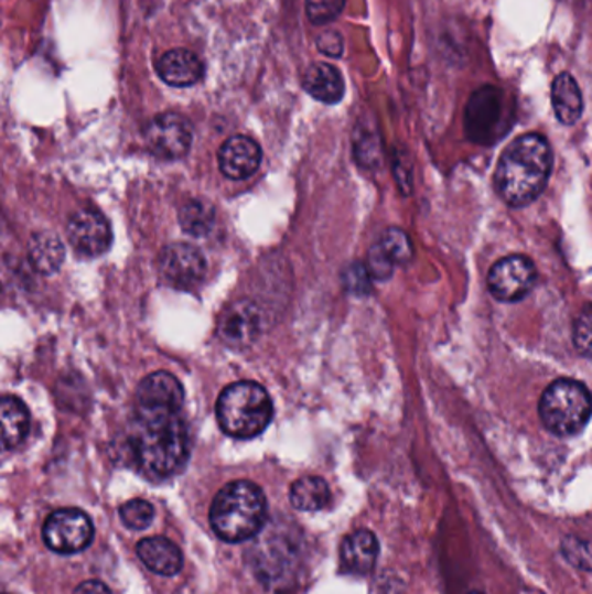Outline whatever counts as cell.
<instances>
[{
  "label": "cell",
  "instance_id": "obj_22",
  "mask_svg": "<svg viewBox=\"0 0 592 594\" xmlns=\"http://www.w3.org/2000/svg\"><path fill=\"white\" fill-rule=\"evenodd\" d=\"M29 259L39 273L51 276L60 270L65 261V246L56 235L41 231L30 238Z\"/></svg>",
  "mask_w": 592,
  "mask_h": 594
},
{
  "label": "cell",
  "instance_id": "obj_15",
  "mask_svg": "<svg viewBox=\"0 0 592 594\" xmlns=\"http://www.w3.org/2000/svg\"><path fill=\"white\" fill-rule=\"evenodd\" d=\"M219 169L228 180L241 181L252 176L261 165L262 152L249 136H232L219 148Z\"/></svg>",
  "mask_w": 592,
  "mask_h": 594
},
{
  "label": "cell",
  "instance_id": "obj_10",
  "mask_svg": "<svg viewBox=\"0 0 592 594\" xmlns=\"http://www.w3.org/2000/svg\"><path fill=\"white\" fill-rule=\"evenodd\" d=\"M537 271L527 256L513 255L498 259L488 273V289L495 300L518 303L536 288Z\"/></svg>",
  "mask_w": 592,
  "mask_h": 594
},
{
  "label": "cell",
  "instance_id": "obj_3",
  "mask_svg": "<svg viewBox=\"0 0 592 594\" xmlns=\"http://www.w3.org/2000/svg\"><path fill=\"white\" fill-rule=\"evenodd\" d=\"M268 518V503L259 485L237 479L214 497L208 520L220 541L237 544L261 533Z\"/></svg>",
  "mask_w": 592,
  "mask_h": 594
},
{
  "label": "cell",
  "instance_id": "obj_11",
  "mask_svg": "<svg viewBox=\"0 0 592 594\" xmlns=\"http://www.w3.org/2000/svg\"><path fill=\"white\" fill-rule=\"evenodd\" d=\"M262 331V313L254 301L237 300L220 313L217 334L228 348L247 349Z\"/></svg>",
  "mask_w": 592,
  "mask_h": 594
},
{
  "label": "cell",
  "instance_id": "obj_14",
  "mask_svg": "<svg viewBox=\"0 0 592 594\" xmlns=\"http://www.w3.org/2000/svg\"><path fill=\"white\" fill-rule=\"evenodd\" d=\"M184 391L176 376L157 370L144 377L136 390V409L183 410Z\"/></svg>",
  "mask_w": 592,
  "mask_h": 594
},
{
  "label": "cell",
  "instance_id": "obj_27",
  "mask_svg": "<svg viewBox=\"0 0 592 594\" xmlns=\"http://www.w3.org/2000/svg\"><path fill=\"white\" fill-rule=\"evenodd\" d=\"M346 0H306V17L313 25H329L343 13Z\"/></svg>",
  "mask_w": 592,
  "mask_h": 594
},
{
  "label": "cell",
  "instance_id": "obj_19",
  "mask_svg": "<svg viewBox=\"0 0 592 594\" xmlns=\"http://www.w3.org/2000/svg\"><path fill=\"white\" fill-rule=\"evenodd\" d=\"M303 87L311 98L319 99L325 105H335L344 98L346 84L341 74L331 63H313L303 78Z\"/></svg>",
  "mask_w": 592,
  "mask_h": 594
},
{
  "label": "cell",
  "instance_id": "obj_25",
  "mask_svg": "<svg viewBox=\"0 0 592 594\" xmlns=\"http://www.w3.org/2000/svg\"><path fill=\"white\" fill-rule=\"evenodd\" d=\"M155 509L143 499H132L120 508V520L127 529L144 530L152 525Z\"/></svg>",
  "mask_w": 592,
  "mask_h": 594
},
{
  "label": "cell",
  "instance_id": "obj_32",
  "mask_svg": "<svg viewBox=\"0 0 592 594\" xmlns=\"http://www.w3.org/2000/svg\"><path fill=\"white\" fill-rule=\"evenodd\" d=\"M470 594H483V593H478V591H473V593H470Z\"/></svg>",
  "mask_w": 592,
  "mask_h": 594
},
{
  "label": "cell",
  "instance_id": "obj_29",
  "mask_svg": "<svg viewBox=\"0 0 592 594\" xmlns=\"http://www.w3.org/2000/svg\"><path fill=\"white\" fill-rule=\"evenodd\" d=\"M370 277L364 264H352L344 270V288L353 294H367L370 291Z\"/></svg>",
  "mask_w": 592,
  "mask_h": 594
},
{
  "label": "cell",
  "instance_id": "obj_16",
  "mask_svg": "<svg viewBox=\"0 0 592 594\" xmlns=\"http://www.w3.org/2000/svg\"><path fill=\"white\" fill-rule=\"evenodd\" d=\"M205 66L193 51L176 47L157 62V75L171 87H192L204 78Z\"/></svg>",
  "mask_w": 592,
  "mask_h": 594
},
{
  "label": "cell",
  "instance_id": "obj_24",
  "mask_svg": "<svg viewBox=\"0 0 592 594\" xmlns=\"http://www.w3.org/2000/svg\"><path fill=\"white\" fill-rule=\"evenodd\" d=\"M216 223V209L211 202L195 198L181 207L180 225L186 234L201 238L211 234Z\"/></svg>",
  "mask_w": 592,
  "mask_h": 594
},
{
  "label": "cell",
  "instance_id": "obj_26",
  "mask_svg": "<svg viewBox=\"0 0 592 594\" xmlns=\"http://www.w3.org/2000/svg\"><path fill=\"white\" fill-rule=\"evenodd\" d=\"M561 553L570 565L592 572V541L580 537H567L561 542Z\"/></svg>",
  "mask_w": 592,
  "mask_h": 594
},
{
  "label": "cell",
  "instance_id": "obj_21",
  "mask_svg": "<svg viewBox=\"0 0 592 594\" xmlns=\"http://www.w3.org/2000/svg\"><path fill=\"white\" fill-rule=\"evenodd\" d=\"M0 419H2V445L6 451L20 447L25 442L30 430V414L25 403L20 398L6 395L0 402Z\"/></svg>",
  "mask_w": 592,
  "mask_h": 594
},
{
  "label": "cell",
  "instance_id": "obj_2",
  "mask_svg": "<svg viewBox=\"0 0 592 594\" xmlns=\"http://www.w3.org/2000/svg\"><path fill=\"white\" fill-rule=\"evenodd\" d=\"M552 171V150L542 134L528 132L507 144L498 159L494 186L509 207H525L540 197Z\"/></svg>",
  "mask_w": 592,
  "mask_h": 594
},
{
  "label": "cell",
  "instance_id": "obj_4",
  "mask_svg": "<svg viewBox=\"0 0 592 594\" xmlns=\"http://www.w3.org/2000/svg\"><path fill=\"white\" fill-rule=\"evenodd\" d=\"M216 418L226 435L238 440L256 439L273 419V402L258 382H234L220 391Z\"/></svg>",
  "mask_w": 592,
  "mask_h": 594
},
{
  "label": "cell",
  "instance_id": "obj_23",
  "mask_svg": "<svg viewBox=\"0 0 592 594\" xmlns=\"http://www.w3.org/2000/svg\"><path fill=\"white\" fill-rule=\"evenodd\" d=\"M290 503L299 511H322L331 503V488L320 476H303L290 487Z\"/></svg>",
  "mask_w": 592,
  "mask_h": 594
},
{
  "label": "cell",
  "instance_id": "obj_8",
  "mask_svg": "<svg viewBox=\"0 0 592 594\" xmlns=\"http://www.w3.org/2000/svg\"><path fill=\"white\" fill-rule=\"evenodd\" d=\"M159 276L169 288L193 291L207 276V261L201 249L190 244H171L159 256Z\"/></svg>",
  "mask_w": 592,
  "mask_h": 594
},
{
  "label": "cell",
  "instance_id": "obj_9",
  "mask_svg": "<svg viewBox=\"0 0 592 594\" xmlns=\"http://www.w3.org/2000/svg\"><path fill=\"white\" fill-rule=\"evenodd\" d=\"M144 143L157 159H183L192 148V123L176 111L160 114L144 129Z\"/></svg>",
  "mask_w": 592,
  "mask_h": 594
},
{
  "label": "cell",
  "instance_id": "obj_1",
  "mask_svg": "<svg viewBox=\"0 0 592 594\" xmlns=\"http://www.w3.org/2000/svg\"><path fill=\"white\" fill-rule=\"evenodd\" d=\"M127 457L148 479H168L189 463L190 433L181 410L136 409L127 433Z\"/></svg>",
  "mask_w": 592,
  "mask_h": 594
},
{
  "label": "cell",
  "instance_id": "obj_5",
  "mask_svg": "<svg viewBox=\"0 0 592 594\" xmlns=\"http://www.w3.org/2000/svg\"><path fill=\"white\" fill-rule=\"evenodd\" d=\"M539 414L552 435H577L592 415L591 391L575 379H558L543 391Z\"/></svg>",
  "mask_w": 592,
  "mask_h": 594
},
{
  "label": "cell",
  "instance_id": "obj_17",
  "mask_svg": "<svg viewBox=\"0 0 592 594\" xmlns=\"http://www.w3.org/2000/svg\"><path fill=\"white\" fill-rule=\"evenodd\" d=\"M136 551L139 560L147 569L152 570L153 574L172 577L180 574L183 569V553L168 537H147L143 541H139Z\"/></svg>",
  "mask_w": 592,
  "mask_h": 594
},
{
  "label": "cell",
  "instance_id": "obj_31",
  "mask_svg": "<svg viewBox=\"0 0 592 594\" xmlns=\"http://www.w3.org/2000/svg\"><path fill=\"white\" fill-rule=\"evenodd\" d=\"M74 594H114L108 590L107 584H103L101 581H87L83 582L80 586L75 590Z\"/></svg>",
  "mask_w": 592,
  "mask_h": 594
},
{
  "label": "cell",
  "instance_id": "obj_18",
  "mask_svg": "<svg viewBox=\"0 0 592 594\" xmlns=\"http://www.w3.org/2000/svg\"><path fill=\"white\" fill-rule=\"evenodd\" d=\"M379 554V542L370 530H356L341 546V563L349 574L365 575L374 569Z\"/></svg>",
  "mask_w": 592,
  "mask_h": 594
},
{
  "label": "cell",
  "instance_id": "obj_12",
  "mask_svg": "<svg viewBox=\"0 0 592 594\" xmlns=\"http://www.w3.org/2000/svg\"><path fill=\"white\" fill-rule=\"evenodd\" d=\"M68 238L78 255L99 258L110 249L111 226L98 210H77L68 222Z\"/></svg>",
  "mask_w": 592,
  "mask_h": 594
},
{
  "label": "cell",
  "instance_id": "obj_28",
  "mask_svg": "<svg viewBox=\"0 0 592 594\" xmlns=\"http://www.w3.org/2000/svg\"><path fill=\"white\" fill-rule=\"evenodd\" d=\"M573 345L585 358H592V304H585L573 325Z\"/></svg>",
  "mask_w": 592,
  "mask_h": 594
},
{
  "label": "cell",
  "instance_id": "obj_30",
  "mask_svg": "<svg viewBox=\"0 0 592 594\" xmlns=\"http://www.w3.org/2000/svg\"><path fill=\"white\" fill-rule=\"evenodd\" d=\"M316 50L327 58H341L344 53V41L337 30H323L316 37Z\"/></svg>",
  "mask_w": 592,
  "mask_h": 594
},
{
  "label": "cell",
  "instance_id": "obj_13",
  "mask_svg": "<svg viewBox=\"0 0 592 594\" xmlns=\"http://www.w3.org/2000/svg\"><path fill=\"white\" fill-rule=\"evenodd\" d=\"M412 259V244L405 231L389 228L368 250L367 270L373 279H391L392 271L398 264H405Z\"/></svg>",
  "mask_w": 592,
  "mask_h": 594
},
{
  "label": "cell",
  "instance_id": "obj_7",
  "mask_svg": "<svg viewBox=\"0 0 592 594\" xmlns=\"http://www.w3.org/2000/svg\"><path fill=\"white\" fill-rule=\"evenodd\" d=\"M42 539L54 553L75 554L86 550L93 542L95 525L83 509H57L45 520Z\"/></svg>",
  "mask_w": 592,
  "mask_h": 594
},
{
  "label": "cell",
  "instance_id": "obj_20",
  "mask_svg": "<svg viewBox=\"0 0 592 594\" xmlns=\"http://www.w3.org/2000/svg\"><path fill=\"white\" fill-rule=\"evenodd\" d=\"M552 110L564 126H573L584 111V98L575 78L568 72L558 75L551 87Z\"/></svg>",
  "mask_w": 592,
  "mask_h": 594
},
{
  "label": "cell",
  "instance_id": "obj_6",
  "mask_svg": "<svg viewBox=\"0 0 592 594\" xmlns=\"http://www.w3.org/2000/svg\"><path fill=\"white\" fill-rule=\"evenodd\" d=\"M515 120L506 93L495 86L480 87L467 102L464 123L473 143L491 147L503 140Z\"/></svg>",
  "mask_w": 592,
  "mask_h": 594
}]
</instances>
